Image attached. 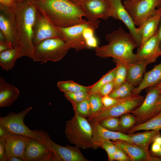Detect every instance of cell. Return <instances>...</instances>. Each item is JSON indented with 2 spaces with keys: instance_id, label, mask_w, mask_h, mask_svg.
Here are the masks:
<instances>
[{
  "instance_id": "obj_1",
  "label": "cell",
  "mask_w": 161,
  "mask_h": 161,
  "mask_svg": "<svg viewBox=\"0 0 161 161\" xmlns=\"http://www.w3.org/2000/svg\"><path fill=\"white\" fill-rule=\"evenodd\" d=\"M35 8L55 26L66 27L87 21L81 9L69 0H33Z\"/></svg>"
},
{
  "instance_id": "obj_2",
  "label": "cell",
  "mask_w": 161,
  "mask_h": 161,
  "mask_svg": "<svg viewBox=\"0 0 161 161\" xmlns=\"http://www.w3.org/2000/svg\"><path fill=\"white\" fill-rule=\"evenodd\" d=\"M107 45L95 48L96 55L102 58L112 57L117 61L127 65L137 61L134 49L137 45L130 32L120 28L107 34Z\"/></svg>"
},
{
  "instance_id": "obj_3",
  "label": "cell",
  "mask_w": 161,
  "mask_h": 161,
  "mask_svg": "<svg viewBox=\"0 0 161 161\" xmlns=\"http://www.w3.org/2000/svg\"><path fill=\"white\" fill-rule=\"evenodd\" d=\"M36 9L30 1L18 4L15 10L17 31L20 57L32 59L35 48L32 43Z\"/></svg>"
},
{
  "instance_id": "obj_4",
  "label": "cell",
  "mask_w": 161,
  "mask_h": 161,
  "mask_svg": "<svg viewBox=\"0 0 161 161\" xmlns=\"http://www.w3.org/2000/svg\"><path fill=\"white\" fill-rule=\"evenodd\" d=\"M93 130L91 124L86 118L77 114L67 121L65 133L68 141L82 149L92 148Z\"/></svg>"
},
{
  "instance_id": "obj_5",
  "label": "cell",
  "mask_w": 161,
  "mask_h": 161,
  "mask_svg": "<svg viewBox=\"0 0 161 161\" xmlns=\"http://www.w3.org/2000/svg\"><path fill=\"white\" fill-rule=\"evenodd\" d=\"M71 47L64 39L59 38L45 40L35 47L32 59L34 61L46 63L61 59Z\"/></svg>"
},
{
  "instance_id": "obj_6",
  "label": "cell",
  "mask_w": 161,
  "mask_h": 161,
  "mask_svg": "<svg viewBox=\"0 0 161 161\" xmlns=\"http://www.w3.org/2000/svg\"><path fill=\"white\" fill-rule=\"evenodd\" d=\"M144 99L139 94H132L123 98H119L114 105L109 107H103L97 113L88 117L91 123H99L102 120L109 117H120L126 113H130L138 107Z\"/></svg>"
},
{
  "instance_id": "obj_7",
  "label": "cell",
  "mask_w": 161,
  "mask_h": 161,
  "mask_svg": "<svg viewBox=\"0 0 161 161\" xmlns=\"http://www.w3.org/2000/svg\"><path fill=\"white\" fill-rule=\"evenodd\" d=\"M160 91L157 87H150L142 103L131 112L136 118L135 125L147 121L160 112Z\"/></svg>"
},
{
  "instance_id": "obj_8",
  "label": "cell",
  "mask_w": 161,
  "mask_h": 161,
  "mask_svg": "<svg viewBox=\"0 0 161 161\" xmlns=\"http://www.w3.org/2000/svg\"><path fill=\"white\" fill-rule=\"evenodd\" d=\"M32 109L28 107L18 113L13 112L0 117V125L12 133L29 137L44 143L41 137L36 130H32L24 123V118Z\"/></svg>"
},
{
  "instance_id": "obj_9",
  "label": "cell",
  "mask_w": 161,
  "mask_h": 161,
  "mask_svg": "<svg viewBox=\"0 0 161 161\" xmlns=\"http://www.w3.org/2000/svg\"><path fill=\"white\" fill-rule=\"evenodd\" d=\"M123 3L135 26L139 27L155 13L161 0H124Z\"/></svg>"
},
{
  "instance_id": "obj_10",
  "label": "cell",
  "mask_w": 161,
  "mask_h": 161,
  "mask_svg": "<svg viewBox=\"0 0 161 161\" xmlns=\"http://www.w3.org/2000/svg\"><path fill=\"white\" fill-rule=\"evenodd\" d=\"M36 131L42 138L44 143L53 153L54 161H89L83 156L79 148L69 145L62 146L53 142L45 131Z\"/></svg>"
},
{
  "instance_id": "obj_11",
  "label": "cell",
  "mask_w": 161,
  "mask_h": 161,
  "mask_svg": "<svg viewBox=\"0 0 161 161\" xmlns=\"http://www.w3.org/2000/svg\"><path fill=\"white\" fill-rule=\"evenodd\" d=\"M55 38H62L61 31L37 9L33 29L32 43L34 45L35 47L45 40Z\"/></svg>"
},
{
  "instance_id": "obj_12",
  "label": "cell",
  "mask_w": 161,
  "mask_h": 161,
  "mask_svg": "<svg viewBox=\"0 0 161 161\" xmlns=\"http://www.w3.org/2000/svg\"><path fill=\"white\" fill-rule=\"evenodd\" d=\"M80 7L88 21H93L99 19L106 20L111 17L109 0H86Z\"/></svg>"
},
{
  "instance_id": "obj_13",
  "label": "cell",
  "mask_w": 161,
  "mask_h": 161,
  "mask_svg": "<svg viewBox=\"0 0 161 161\" xmlns=\"http://www.w3.org/2000/svg\"><path fill=\"white\" fill-rule=\"evenodd\" d=\"M93 21H88L66 27H58L61 31L62 39L76 51L88 49L83 35L84 30L92 25Z\"/></svg>"
},
{
  "instance_id": "obj_14",
  "label": "cell",
  "mask_w": 161,
  "mask_h": 161,
  "mask_svg": "<svg viewBox=\"0 0 161 161\" xmlns=\"http://www.w3.org/2000/svg\"><path fill=\"white\" fill-rule=\"evenodd\" d=\"M15 11L0 7V30L13 47L18 46Z\"/></svg>"
},
{
  "instance_id": "obj_15",
  "label": "cell",
  "mask_w": 161,
  "mask_h": 161,
  "mask_svg": "<svg viewBox=\"0 0 161 161\" xmlns=\"http://www.w3.org/2000/svg\"><path fill=\"white\" fill-rule=\"evenodd\" d=\"M109 1L111 8V17L123 22L135 40L138 47H139L141 44L140 35L122 0H109Z\"/></svg>"
},
{
  "instance_id": "obj_16",
  "label": "cell",
  "mask_w": 161,
  "mask_h": 161,
  "mask_svg": "<svg viewBox=\"0 0 161 161\" xmlns=\"http://www.w3.org/2000/svg\"><path fill=\"white\" fill-rule=\"evenodd\" d=\"M24 161H54L53 153L44 143L32 138L27 143Z\"/></svg>"
},
{
  "instance_id": "obj_17",
  "label": "cell",
  "mask_w": 161,
  "mask_h": 161,
  "mask_svg": "<svg viewBox=\"0 0 161 161\" xmlns=\"http://www.w3.org/2000/svg\"><path fill=\"white\" fill-rule=\"evenodd\" d=\"M161 56V49L158 31L140 47L136 54L137 61H143L148 64L155 62Z\"/></svg>"
},
{
  "instance_id": "obj_18",
  "label": "cell",
  "mask_w": 161,
  "mask_h": 161,
  "mask_svg": "<svg viewBox=\"0 0 161 161\" xmlns=\"http://www.w3.org/2000/svg\"><path fill=\"white\" fill-rule=\"evenodd\" d=\"M112 141L125 153L131 161H161V158L153 155L149 151L133 143L121 140Z\"/></svg>"
},
{
  "instance_id": "obj_19",
  "label": "cell",
  "mask_w": 161,
  "mask_h": 161,
  "mask_svg": "<svg viewBox=\"0 0 161 161\" xmlns=\"http://www.w3.org/2000/svg\"><path fill=\"white\" fill-rule=\"evenodd\" d=\"M91 123L93 130L92 148L94 149L101 147V144L104 142L111 140H121L132 143L129 134L106 129L102 127L99 123Z\"/></svg>"
},
{
  "instance_id": "obj_20",
  "label": "cell",
  "mask_w": 161,
  "mask_h": 161,
  "mask_svg": "<svg viewBox=\"0 0 161 161\" xmlns=\"http://www.w3.org/2000/svg\"><path fill=\"white\" fill-rule=\"evenodd\" d=\"M32 138L11 133L5 139V156L7 159L12 156L19 157L24 160V153L27 143Z\"/></svg>"
},
{
  "instance_id": "obj_21",
  "label": "cell",
  "mask_w": 161,
  "mask_h": 161,
  "mask_svg": "<svg viewBox=\"0 0 161 161\" xmlns=\"http://www.w3.org/2000/svg\"><path fill=\"white\" fill-rule=\"evenodd\" d=\"M161 19L160 11L159 9L157 8L154 14L137 28V30L141 37V44L138 48L141 47L156 33Z\"/></svg>"
},
{
  "instance_id": "obj_22",
  "label": "cell",
  "mask_w": 161,
  "mask_h": 161,
  "mask_svg": "<svg viewBox=\"0 0 161 161\" xmlns=\"http://www.w3.org/2000/svg\"><path fill=\"white\" fill-rule=\"evenodd\" d=\"M20 93L18 89L7 82L3 78L0 77V107L11 106L16 100Z\"/></svg>"
},
{
  "instance_id": "obj_23",
  "label": "cell",
  "mask_w": 161,
  "mask_h": 161,
  "mask_svg": "<svg viewBox=\"0 0 161 161\" xmlns=\"http://www.w3.org/2000/svg\"><path fill=\"white\" fill-rule=\"evenodd\" d=\"M148 64L144 62L137 61L126 65V81L135 88L138 86L142 81Z\"/></svg>"
},
{
  "instance_id": "obj_24",
  "label": "cell",
  "mask_w": 161,
  "mask_h": 161,
  "mask_svg": "<svg viewBox=\"0 0 161 161\" xmlns=\"http://www.w3.org/2000/svg\"><path fill=\"white\" fill-rule=\"evenodd\" d=\"M161 82V62L145 73L141 82L134 88L132 94H139L144 89L154 86Z\"/></svg>"
},
{
  "instance_id": "obj_25",
  "label": "cell",
  "mask_w": 161,
  "mask_h": 161,
  "mask_svg": "<svg viewBox=\"0 0 161 161\" xmlns=\"http://www.w3.org/2000/svg\"><path fill=\"white\" fill-rule=\"evenodd\" d=\"M160 135V131L148 130L142 132H138L129 134L132 143L144 150L149 151L148 147L155 138Z\"/></svg>"
},
{
  "instance_id": "obj_26",
  "label": "cell",
  "mask_w": 161,
  "mask_h": 161,
  "mask_svg": "<svg viewBox=\"0 0 161 161\" xmlns=\"http://www.w3.org/2000/svg\"><path fill=\"white\" fill-rule=\"evenodd\" d=\"M20 56L21 51L18 46L0 52V65L4 70H10L14 66L16 60Z\"/></svg>"
},
{
  "instance_id": "obj_27",
  "label": "cell",
  "mask_w": 161,
  "mask_h": 161,
  "mask_svg": "<svg viewBox=\"0 0 161 161\" xmlns=\"http://www.w3.org/2000/svg\"><path fill=\"white\" fill-rule=\"evenodd\" d=\"M161 129V111L147 121L134 126L128 131L127 133L130 134L140 130L160 131Z\"/></svg>"
},
{
  "instance_id": "obj_28",
  "label": "cell",
  "mask_w": 161,
  "mask_h": 161,
  "mask_svg": "<svg viewBox=\"0 0 161 161\" xmlns=\"http://www.w3.org/2000/svg\"><path fill=\"white\" fill-rule=\"evenodd\" d=\"M57 86L61 91L75 92L83 91L89 93L91 86H84L80 85L72 80L59 81L57 83Z\"/></svg>"
},
{
  "instance_id": "obj_29",
  "label": "cell",
  "mask_w": 161,
  "mask_h": 161,
  "mask_svg": "<svg viewBox=\"0 0 161 161\" xmlns=\"http://www.w3.org/2000/svg\"><path fill=\"white\" fill-rule=\"evenodd\" d=\"M116 64L117 69L115 75L113 80L114 89H116L126 81L127 66L126 64L120 62L114 61Z\"/></svg>"
},
{
  "instance_id": "obj_30",
  "label": "cell",
  "mask_w": 161,
  "mask_h": 161,
  "mask_svg": "<svg viewBox=\"0 0 161 161\" xmlns=\"http://www.w3.org/2000/svg\"><path fill=\"white\" fill-rule=\"evenodd\" d=\"M134 88L126 81L118 88L114 89L109 95L115 98L126 97L132 94V92Z\"/></svg>"
},
{
  "instance_id": "obj_31",
  "label": "cell",
  "mask_w": 161,
  "mask_h": 161,
  "mask_svg": "<svg viewBox=\"0 0 161 161\" xmlns=\"http://www.w3.org/2000/svg\"><path fill=\"white\" fill-rule=\"evenodd\" d=\"M116 66L109 71L97 82L91 85L89 93H98L101 88L107 83L114 80L115 75Z\"/></svg>"
},
{
  "instance_id": "obj_32",
  "label": "cell",
  "mask_w": 161,
  "mask_h": 161,
  "mask_svg": "<svg viewBox=\"0 0 161 161\" xmlns=\"http://www.w3.org/2000/svg\"><path fill=\"white\" fill-rule=\"evenodd\" d=\"M75 113L86 118L90 115L91 108L89 97L80 102L71 103Z\"/></svg>"
},
{
  "instance_id": "obj_33",
  "label": "cell",
  "mask_w": 161,
  "mask_h": 161,
  "mask_svg": "<svg viewBox=\"0 0 161 161\" xmlns=\"http://www.w3.org/2000/svg\"><path fill=\"white\" fill-rule=\"evenodd\" d=\"M136 121L135 117L132 114L127 113L121 115L119 118V131L123 133L128 131L135 125Z\"/></svg>"
},
{
  "instance_id": "obj_34",
  "label": "cell",
  "mask_w": 161,
  "mask_h": 161,
  "mask_svg": "<svg viewBox=\"0 0 161 161\" xmlns=\"http://www.w3.org/2000/svg\"><path fill=\"white\" fill-rule=\"evenodd\" d=\"M102 97L97 93L89 94V100L91 108L89 116L97 113L104 107L102 102Z\"/></svg>"
},
{
  "instance_id": "obj_35",
  "label": "cell",
  "mask_w": 161,
  "mask_h": 161,
  "mask_svg": "<svg viewBox=\"0 0 161 161\" xmlns=\"http://www.w3.org/2000/svg\"><path fill=\"white\" fill-rule=\"evenodd\" d=\"M99 123L102 127L106 129L113 131H119V118L118 117H108L102 120Z\"/></svg>"
},
{
  "instance_id": "obj_36",
  "label": "cell",
  "mask_w": 161,
  "mask_h": 161,
  "mask_svg": "<svg viewBox=\"0 0 161 161\" xmlns=\"http://www.w3.org/2000/svg\"><path fill=\"white\" fill-rule=\"evenodd\" d=\"M66 98L71 103L78 102L83 101L89 97L90 93L87 92H63Z\"/></svg>"
},
{
  "instance_id": "obj_37",
  "label": "cell",
  "mask_w": 161,
  "mask_h": 161,
  "mask_svg": "<svg viewBox=\"0 0 161 161\" xmlns=\"http://www.w3.org/2000/svg\"><path fill=\"white\" fill-rule=\"evenodd\" d=\"M101 147L107 153L109 161H113V156L117 147L110 140L103 142L101 144Z\"/></svg>"
},
{
  "instance_id": "obj_38",
  "label": "cell",
  "mask_w": 161,
  "mask_h": 161,
  "mask_svg": "<svg viewBox=\"0 0 161 161\" xmlns=\"http://www.w3.org/2000/svg\"><path fill=\"white\" fill-rule=\"evenodd\" d=\"M114 83L113 80L109 82L103 86L97 93L102 97L109 95L114 89Z\"/></svg>"
},
{
  "instance_id": "obj_39",
  "label": "cell",
  "mask_w": 161,
  "mask_h": 161,
  "mask_svg": "<svg viewBox=\"0 0 161 161\" xmlns=\"http://www.w3.org/2000/svg\"><path fill=\"white\" fill-rule=\"evenodd\" d=\"M17 5L16 0H0V7L8 10L15 11Z\"/></svg>"
},
{
  "instance_id": "obj_40",
  "label": "cell",
  "mask_w": 161,
  "mask_h": 161,
  "mask_svg": "<svg viewBox=\"0 0 161 161\" xmlns=\"http://www.w3.org/2000/svg\"><path fill=\"white\" fill-rule=\"evenodd\" d=\"M113 160L118 161H131L130 158L125 153L118 147L114 155Z\"/></svg>"
},
{
  "instance_id": "obj_41",
  "label": "cell",
  "mask_w": 161,
  "mask_h": 161,
  "mask_svg": "<svg viewBox=\"0 0 161 161\" xmlns=\"http://www.w3.org/2000/svg\"><path fill=\"white\" fill-rule=\"evenodd\" d=\"M119 99L114 98L109 95H106L102 97L101 101L104 107H109L115 104L118 101Z\"/></svg>"
},
{
  "instance_id": "obj_42",
  "label": "cell",
  "mask_w": 161,
  "mask_h": 161,
  "mask_svg": "<svg viewBox=\"0 0 161 161\" xmlns=\"http://www.w3.org/2000/svg\"><path fill=\"white\" fill-rule=\"evenodd\" d=\"M85 42L88 49L98 47V41L95 36L86 40Z\"/></svg>"
},
{
  "instance_id": "obj_43",
  "label": "cell",
  "mask_w": 161,
  "mask_h": 161,
  "mask_svg": "<svg viewBox=\"0 0 161 161\" xmlns=\"http://www.w3.org/2000/svg\"><path fill=\"white\" fill-rule=\"evenodd\" d=\"M5 139H0V161H6Z\"/></svg>"
},
{
  "instance_id": "obj_44",
  "label": "cell",
  "mask_w": 161,
  "mask_h": 161,
  "mask_svg": "<svg viewBox=\"0 0 161 161\" xmlns=\"http://www.w3.org/2000/svg\"><path fill=\"white\" fill-rule=\"evenodd\" d=\"M11 133L6 128L0 125V139H5Z\"/></svg>"
},
{
  "instance_id": "obj_45",
  "label": "cell",
  "mask_w": 161,
  "mask_h": 161,
  "mask_svg": "<svg viewBox=\"0 0 161 161\" xmlns=\"http://www.w3.org/2000/svg\"><path fill=\"white\" fill-rule=\"evenodd\" d=\"M13 47L12 45L7 41L0 42V52Z\"/></svg>"
},
{
  "instance_id": "obj_46",
  "label": "cell",
  "mask_w": 161,
  "mask_h": 161,
  "mask_svg": "<svg viewBox=\"0 0 161 161\" xmlns=\"http://www.w3.org/2000/svg\"><path fill=\"white\" fill-rule=\"evenodd\" d=\"M161 148V145L157 143L153 142L151 147V154L158 152Z\"/></svg>"
},
{
  "instance_id": "obj_47",
  "label": "cell",
  "mask_w": 161,
  "mask_h": 161,
  "mask_svg": "<svg viewBox=\"0 0 161 161\" xmlns=\"http://www.w3.org/2000/svg\"><path fill=\"white\" fill-rule=\"evenodd\" d=\"M6 161H24V160L18 157L12 156L7 158Z\"/></svg>"
},
{
  "instance_id": "obj_48",
  "label": "cell",
  "mask_w": 161,
  "mask_h": 161,
  "mask_svg": "<svg viewBox=\"0 0 161 161\" xmlns=\"http://www.w3.org/2000/svg\"><path fill=\"white\" fill-rule=\"evenodd\" d=\"M72 2L79 7H80L81 4L86 0H69Z\"/></svg>"
},
{
  "instance_id": "obj_49",
  "label": "cell",
  "mask_w": 161,
  "mask_h": 161,
  "mask_svg": "<svg viewBox=\"0 0 161 161\" xmlns=\"http://www.w3.org/2000/svg\"><path fill=\"white\" fill-rule=\"evenodd\" d=\"M158 31L159 33V38L160 39V48L161 49V19L160 21L158 28Z\"/></svg>"
},
{
  "instance_id": "obj_50",
  "label": "cell",
  "mask_w": 161,
  "mask_h": 161,
  "mask_svg": "<svg viewBox=\"0 0 161 161\" xmlns=\"http://www.w3.org/2000/svg\"><path fill=\"white\" fill-rule=\"evenodd\" d=\"M5 41H7L6 37L3 32L0 30V42Z\"/></svg>"
},
{
  "instance_id": "obj_51",
  "label": "cell",
  "mask_w": 161,
  "mask_h": 161,
  "mask_svg": "<svg viewBox=\"0 0 161 161\" xmlns=\"http://www.w3.org/2000/svg\"><path fill=\"white\" fill-rule=\"evenodd\" d=\"M154 142H155L161 145V136L160 135L157 136L155 138Z\"/></svg>"
},
{
  "instance_id": "obj_52",
  "label": "cell",
  "mask_w": 161,
  "mask_h": 161,
  "mask_svg": "<svg viewBox=\"0 0 161 161\" xmlns=\"http://www.w3.org/2000/svg\"><path fill=\"white\" fill-rule=\"evenodd\" d=\"M33 0H16L17 4H20L27 1H31Z\"/></svg>"
},
{
  "instance_id": "obj_53",
  "label": "cell",
  "mask_w": 161,
  "mask_h": 161,
  "mask_svg": "<svg viewBox=\"0 0 161 161\" xmlns=\"http://www.w3.org/2000/svg\"><path fill=\"white\" fill-rule=\"evenodd\" d=\"M151 154L153 156L161 158V148L158 152L155 153Z\"/></svg>"
},
{
  "instance_id": "obj_54",
  "label": "cell",
  "mask_w": 161,
  "mask_h": 161,
  "mask_svg": "<svg viewBox=\"0 0 161 161\" xmlns=\"http://www.w3.org/2000/svg\"><path fill=\"white\" fill-rule=\"evenodd\" d=\"M155 86L158 88L161 92V82Z\"/></svg>"
},
{
  "instance_id": "obj_55",
  "label": "cell",
  "mask_w": 161,
  "mask_h": 161,
  "mask_svg": "<svg viewBox=\"0 0 161 161\" xmlns=\"http://www.w3.org/2000/svg\"><path fill=\"white\" fill-rule=\"evenodd\" d=\"M159 103L160 106H161V92L160 91V94L159 99Z\"/></svg>"
},
{
  "instance_id": "obj_56",
  "label": "cell",
  "mask_w": 161,
  "mask_h": 161,
  "mask_svg": "<svg viewBox=\"0 0 161 161\" xmlns=\"http://www.w3.org/2000/svg\"><path fill=\"white\" fill-rule=\"evenodd\" d=\"M157 8H158L159 9H160V12H161V4H160L157 7Z\"/></svg>"
},
{
  "instance_id": "obj_57",
  "label": "cell",
  "mask_w": 161,
  "mask_h": 161,
  "mask_svg": "<svg viewBox=\"0 0 161 161\" xmlns=\"http://www.w3.org/2000/svg\"><path fill=\"white\" fill-rule=\"evenodd\" d=\"M131 0L132 1H138L140 0Z\"/></svg>"
},
{
  "instance_id": "obj_58",
  "label": "cell",
  "mask_w": 161,
  "mask_h": 161,
  "mask_svg": "<svg viewBox=\"0 0 161 161\" xmlns=\"http://www.w3.org/2000/svg\"></svg>"
},
{
  "instance_id": "obj_59",
  "label": "cell",
  "mask_w": 161,
  "mask_h": 161,
  "mask_svg": "<svg viewBox=\"0 0 161 161\" xmlns=\"http://www.w3.org/2000/svg\"></svg>"
}]
</instances>
